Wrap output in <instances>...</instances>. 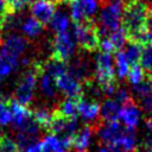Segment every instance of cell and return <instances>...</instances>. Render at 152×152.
Masks as SVG:
<instances>
[{"label":"cell","instance_id":"obj_1","mask_svg":"<svg viewBox=\"0 0 152 152\" xmlns=\"http://www.w3.org/2000/svg\"><path fill=\"white\" fill-rule=\"evenodd\" d=\"M151 8L142 0H127L124 4L121 27L127 42H134L142 46L152 43V34L146 31V23Z\"/></svg>","mask_w":152,"mask_h":152},{"label":"cell","instance_id":"obj_2","mask_svg":"<svg viewBox=\"0 0 152 152\" xmlns=\"http://www.w3.org/2000/svg\"><path fill=\"white\" fill-rule=\"evenodd\" d=\"M96 133L103 145H116L126 152H135L139 147L135 131L120 125L118 121L99 122Z\"/></svg>","mask_w":152,"mask_h":152},{"label":"cell","instance_id":"obj_3","mask_svg":"<svg viewBox=\"0 0 152 152\" xmlns=\"http://www.w3.org/2000/svg\"><path fill=\"white\" fill-rule=\"evenodd\" d=\"M95 78L103 95H114L118 90L115 64L110 53L99 52L95 57Z\"/></svg>","mask_w":152,"mask_h":152},{"label":"cell","instance_id":"obj_4","mask_svg":"<svg viewBox=\"0 0 152 152\" xmlns=\"http://www.w3.org/2000/svg\"><path fill=\"white\" fill-rule=\"evenodd\" d=\"M74 38L81 50L94 52L100 50L101 31L100 26L91 19L74 24Z\"/></svg>","mask_w":152,"mask_h":152},{"label":"cell","instance_id":"obj_5","mask_svg":"<svg viewBox=\"0 0 152 152\" xmlns=\"http://www.w3.org/2000/svg\"><path fill=\"white\" fill-rule=\"evenodd\" d=\"M38 76H39V61H36L18 78L13 93L14 100L17 102L26 107L31 104L33 100V94L36 90Z\"/></svg>","mask_w":152,"mask_h":152},{"label":"cell","instance_id":"obj_6","mask_svg":"<svg viewBox=\"0 0 152 152\" xmlns=\"http://www.w3.org/2000/svg\"><path fill=\"white\" fill-rule=\"evenodd\" d=\"M122 10L121 0H102V11L100 13V31L102 37L121 27Z\"/></svg>","mask_w":152,"mask_h":152},{"label":"cell","instance_id":"obj_7","mask_svg":"<svg viewBox=\"0 0 152 152\" xmlns=\"http://www.w3.org/2000/svg\"><path fill=\"white\" fill-rule=\"evenodd\" d=\"M51 55L50 58L66 63L74 55L75 51V39L69 32H58L53 36L50 42Z\"/></svg>","mask_w":152,"mask_h":152},{"label":"cell","instance_id":"obj_8","mask_svg":"<svg viewBox=\"0 0 152 152\" xmlns=\"http://www.w3.org/2000/svg\"><path fill=\"white\" fill-rule=\"evenodd\" d=\"M49 134H55L59 138H69L72 139L74 134L77 132V119L76 118H66L53 110L52 120L48 128Z\"/></svg>","mask_w":152,"mask_h":152},{"label":"cell","instance_id":"obj_9","mask_svg":"<svg viewBox=\"0 0 152 152\" xmlns=\"http://www.w3.org/2000/svg\"><path fill=\"white\" fill-rule=\"evenodd\" d=\"M70 17L75 23L91 20V17L97 10L96 0H70Z\"/></svg>","mask_w":152,"mask_h":152},{"label":"cell","instance_id":"obj_10","mask_svg":"<svg viewBox=\"0 0 152 152\" xmlns=\"http://www.w3.org/2000/svg\"><path fill=\"white\" fill-rule=\"evenodd\" d=\"M40 126L36 122L33 116L20 128L15 138L17 145L19 148H27L28 146L36 144L40 135Z\"/></svg>","mask_w":152,"mask_h":152},{"label":"cell","instance_id":"obj_11","mask_svg":"<svg viewBox=\"0 0 152 152\" xmlns=\"http://www.w3.org/2000/svg\"><path fill=\"white\" fill-rule=\"evenodd\" d=\"M133 94L138 101L139 108L152 119V82L150 77L144 82L133 86Z\"/></svg>","mask_w":152,"mask_h":152},{"label":"cell","instance_id":"obj_12","mask_svg":"<svg viewBox=\"0 0 152 152\" xmlns=\"http://www.w3.org/2000/svg\"><path fill=\"white\" fill-rule=\"evenodd\" d=\"M56 86L66 97H78L83 94V87L78 80H76L68 70L58 75L56 78Z\"/></svg>","mask_w":152,"mask_h":152},{"label":"cell","instance_id":"obj_13","mask_svg":"<svg viewBox=\"0 0 152 152\" xmlns=\"http://www.w3.org/2000/svg\"><path fill=\"white\" fill-rule=\"evenodd\" d=\"M101 106L97 100L82 96L78 99L77 104V114L84 121L90 122V125H97V119L100 116Z\"/></svg>","mask_w":152,"mask_h":152},{"label":"cell","instance_id":"obj_14","mask_svg":"<svg viewBox=\"0 0 152 152\" xmlns=\"http://www.w3.org/2000/svg\"><path fill=\"white\" fill-rule=\"evenodd\" d=\"M30 12L31 17L37 19L40 24L46 25L51 23L53 15L56 14V7L55 4L48 0H37L30 5Z\"/></svg>","mask_w":152,"mask_h":152},{"label":"cell","instance_id":"obj_15","mask_svg":"<svg viewBox=\"0 0 152 152\" xmlns=\"http://www.w3.org/2000/svg\"><path fill=\"white\" fill-rule=\"evenodd\" d=\"M97 125L87 124V125L82 126L80 129H77V132L74 134V137L71 139V146L75 148L76 152H87V150L90 146L93 134L96 132Z\"/></svg>","mask_w":152,"mask_h":152},{"label":"cell","instance_id":"obj_16","mask_svg":"<svg viewBox=\"0 0 152 152\" xmlns=\"http://www.w3.org/2000/svg\"><path fill=\"white\" fill-rule=\"evenodd\" d=\"M27 48V40L18 34H10L6 37V39L1 44V51L5 53L19 59V57L24 53V51Z\"/></svg>","mask_w":152,"mask_h":152},{"label":"cell","instance_id":"obj_17","mask_svg":"<svg viewBox=\"0 0 152 152\" xmlns=\"http://www.w3.org/2000/svg\"><path fill=\"white\" fill-rule=\"evenodd\" d=\"M10 108H11V124L14 129H20L31 118L32 112L26 107L17 102L14 99L10 101Z\"/></svg>","mask_w":152,"mask_h":152},{"label":"cell","instance_id":"obj_18","mask_svg":"<svg viewBox=\"0 0 152 152\" xmlns=\"http://www.w3.org/2000/svg\"><path fill=\"white\" fill-rule=\"evenodd\" d=\"M39 87H40V91L43 94L44 97L52 100L56 97L57 95V86H56V81L55 77L48 72L44 66H43V62H39Z\"/></svg>","mask_w":152,"mask_h":152},{"label":"cell","instance_id":"obj_19","mask_svg":"<svg viewBox=\"0 0 152 152\" xmlns=\"http://www.w3.org/2000/svg\"><path fill=\"white\" fill-rule=\"evenodd\" d=\"M120 119L127 128L134 129L140 121V108L134 100L128 101L121 108Z\"/></svg>","mask_w":152,"mask_h":152},{"label":"cell","instance_id":"obj_20","mask_svg":"<svg viewBox=\"0 0 152 152\" xmlns=\"http://www.w3.org/2000/svg\"><path fill=\"white\" fill-rule=\"evenodd\" d=\"M42 152H68L71 146V139L59 138L55 134H48L40 142Z\"/></svg>","mask_w":152,"mask_h":152},{"label":"cell","instance_id":"obj_21","mask_svg":"<svg viewBox=\"0 0 152 152\" xmlns=\"http://www.w3.org/2000/svg\"><path fill=\"white\" fill-rule=\"evenodd\" d=\"M121 108H122V104L118 102L114 97L106 99L101 104V112H100L101 121L102 122L118 121V119H120Z\"/></svg>","mask_w":152,"mask_h":152},{"label":"cell","instance_id":"obj_22","mask_svg":"<svg viewBox=\"0 0 152 152\" xmlns=\"http://www.w3.org/2000/svg\"><path fill=\"white\" fill-rule=\"evenodd\" d=\"M68 71L78 81H81L82 83L88 81V80H91V76H90V65H89V62L82 57H77V58H74L70 64L68 65Z\"/></svg>","mask_w":152,"mask_h":152},{"label":"cell","instance_id":"obj_23","mask_svg":"<svg viewBox=\"0 0 152 152\" xmlns=\"http://www.w3.org/2000/svg\"><path fill=\"white\" fill-rule=\"evenodd\" d=\"M82 96V95H81ZM65 97L64 100H62L57 107H56V112L59 113L63 116L66 118H77V104H78V99L81 97Z\"/></svg>","mask_w":152,"mask_h":152},{"label":"cell","instance_id":"obj_24","mask_svg":"<svg viewBox=\"0 0 152 152\" xmlns=\"http://www.w3.org/2000/svg\"><path fill=\"white\" fill-rule=\"evenodd\" d=\"M43 24H40L37 19H34L33 17H27L24 18L20 23V28L23 31L24 34H26L28 38H34L38 37L42 31H43Z\"/></svg>","mask_w":152,"mask_h":152},{"label":"cell","instance_id":"obj_25","mask_svg":"<svg viewBox=\"0 0 152 152\" xmlns=\"http://www.w3.org/2000/svg\"><path fill=\"white\" fill-rule=\"evenodd\" d=\"M18 66V59L0 50V82L10 76Z\"/></svg>","mask_w":152,"mask_h":152},{"label":"cell","instance_id":"obj_26","mask_svg":"<svg viewBox=\"0 0 152 152\" xmlns=\"http://www.w3.org/2000/svg\"><path fill=\"white\" fill-rule=\"evenodd\" d=\"M122 52H124L129 66L135 65V64H140L142 45H140L138 43H134V42H127V45H126V48Z\"/></svg>","mask_w":152,"mask_h":152},{"label":"cell","instance_id":"obj_27","mask_svg":"<svg viewBox=\"0 0 152 152\" xmlns=\"http://www.w3.org/2000/svg\"><path fill=\"white\" fill-rule=\"evenodd\" d=\"M52 113L53 112H51L46 107H37L36 109H33L32 116L36 120V122L40 126V128L48 132V128L52 120Z\"/></svg>","mask_w":152,"mask_h":152},{"label":"cell","instance_id":"obj_28","mask_svg":"<svg viewBox=\"0 0 152 152\" xmlns=\"http://www.w3.org/2000/svg\"><path fill=\"white\" fill-rule=\"evenodd\" d=\"M103 37H107L108 38V40L112 43L115 52L121 51V49L127 43V37H126V33L122 30V27H119V28L112 31L110 33H108L107 36H103Z\"/></svg>","mask_w":152,"mask_h":152},{"label":"cell","instance_id":"obj_29","mask_svg":"<svg viewBox=\"0 0 152 152\" xmlns=\"http://www.w3.org/2000/svg\"><path fill=\"white\" fill-rule=\"evenodd\" d=\"M127 78L133 86H137V84L144 82L145 80H147L148 78V74H147L146 70H144V68L140 64H135V65L129 66V70H128V74H127Z\"/></svg>","mask_w":152,"mask_h":152},{"label":"cell","instance_id":"obj_30","mask_svg":"<svg viewBox=\"0 0 152 152\" xmlns=\"http://www.w3.org/2000/svg\"><path fill=\"white\" fill-rule=\"evenodd\" d=\"M114 64H115L116 74H118V77L119 78H124L125 76H127L128 70H129V64H128V62H127V59H126L122 50L115 52Z\"/></svg>","mask_w":152,"mask_h":152},{"label":"cell","instance_id":"obj_31","mask_svg":"<svg viewBox=\"0 0 152 152\" xmlns=\"http://www.w3.org/2000/svg\"><path fill=\"white\" fill-rule=\"evenodd\" d=\"M51 26L52 28L56 31V33L58 32H65L68 26H69V18L65 13L63 12H57L52 20H51Z\"/></svg>","mask_w":152,"mask_h":152},{"label":"cell","instance_id":"obj_32","mask_svg":"<svg viewBox=\"0 0 152 152\" xmlns=\"http://www.w3.org/2000/svg\"><path fill=\"white\" fill-rule=\"evenodd\" d=\"M145 128H144V137H142V146L146 151L152 152V119H145Z\"/></svg>","mask_w":152,"mask_h":152},{"label":"cell","instance_id":"obj_33","mask_svg":"<svg viewBox=\"0 0 152 152\" xmlns=\"http://www.w3.org/2000/svg\"><path fill=\"white\" fill-rule=\"evenodd\" d=\"M140 65L147 72H150L152 70V43L142 46V52H141V57H140Z\"/></svg>","mask_w":152,"mask_h":152},{"label":"cell","instance_id":"obj_34","mask_svg":"<svg viewBox=\"0 0 152 152\" xmlns=\"http://www.w3.org/2000/svg\"><path fill=\"white\" fill-rule=\"evenodd\" d=\"M15 151H19L15 140H13L11 137L6 134L0 137V152H15Z\"/></svg>","mask_w":152,"mask_h":152},{"label":"cell","instance_id":"obj_35","mask_svg":"<svg viewBox=\"0 0 152 152\" xmlns=\"http://www.w3.org/2000/svg\"><path fill=\"white\" fill-rule=\"evenodd\" d=\"M12 14H15V13H13L7 0H0V17L7 18L8 15H12Z\"/></svg>","mask_w":152,"mask_h":152},{"label":"cell","instance_id":"obj_36","mask_svg":"<svg viewBox=\"0 0 152 152\" xmlns=\"http://www.w3.org/2000/svg\"><path fill=\"white\" fill-rule=\"evenodd\" d=\"M7 2L10 4V7L12 8L13 13H17V12L21 11L26 6L25 0H7Z\"/></svg>","mask_w":152,"mask_h":152},{"label":"cell","instance_id":"obj_37","mask_svg":"<svg viewBox=\"0 0 152 152\" xmlns=\"http://www.w3.org/2000/svg\"><path fill=\"white\" fill-rule=\"evenodd\" d=\"M99 152H126L120 146L116 145H101L99 147Z\"/></svg>","mask_w":152,"mask_h":152},{"label":"cell","instance_id":"obj_38","mask_svg":"<svg viewBox=\"0 0 152 152\" xmlns=\"http://www.w3.org/2000/svg\"><path fill=\"white\" fill-rule=\"evenodd\" d=\"M25 152H42L40 142H36V144L28 146L27 148H25Z\"/></svg>","mask_w":152,"mask_h":152},{"label":"cell","instance_id":"obj_39","mask_svg":"<svg viewBox=\"0 0 152 152\" xmlns=\"http://www.w3.org/2000/svg\"><path fill=\"white\" fill-rule=\"evenodd\" d=\"M146 31L152 34V8L148 13V18H147V23H146Z\"/></svg>","mask_w":152,"mask_h":152},{"label":"cell","instance_id":"obj_40","mask_svg":"<svg viewBox=\"0 0 152 152\" xmlns=\"http://www.w3.org/2000/svg\"><path fill=\"white\" fill-rule=\"evenodd\" d=\"M5 30V18L0 17V46L2 44V32Z\"/></svg>","mask_w":152,"mask_h":152},{"label":"cell","instance_id":"obj_41","mask_svg":"<svg viewBox=\"0 0 152 152\" xmlns=\"http://www.w3.org/2000/svg\"><path fill=\"white\" fill-rule=\"evenodd\" d=\"M48 1H50V2H52V4H64V2H70V0H48Z\"/></svg>","mask_w":152,"mask_h":152},{"label":"cell","instance_id":"obj_42","mask_svg":"<svg viewBox=\"0 0 152 152\" xmlns=\"http://www.w3.org/2000/svg\"><path fill=\"white\" fill-rule=\"evenodd\" d=\"M148 74V77H150V80H151V82H152V70L150 71V72H147Z\"/></svg>","mask_w":152,"mask_h":152},{"label":"cell","instance_id":"obj_43","mask_svg":"<svg viewBox=\"0 0 152 152\" xmlns=\"http://www.w3.org/2000/svg\"><path fill=\"white\" fill-rule=\"evenodd\" d=\"M4 134H2V129H1V125H0V137H2Z\"/></svg>","mask_w":152,"mask_h":152},{"label":"cell","instance_id":"obj_44","mask_svg":"<svg viewBox=\"0 0 152 152\" xmlns=\"http://www.w3.org/2000/svg\"><path fill=\"white\" fill-rule=\"evenodd\" d=\"M15 152H19V151H15Z\"/></svg>","mask_w":152,"mask_h":152}]
</instances>
